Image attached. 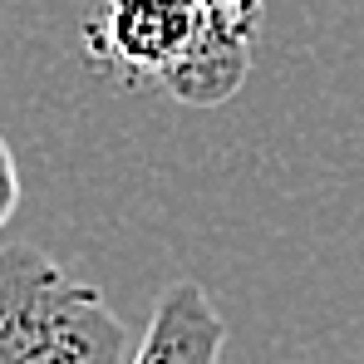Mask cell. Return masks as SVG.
I'll use <instances>...</instances> for the list:
<instances>
[{
	"mask_svg": "<svg viewBox=\"0 0 364 364\" xmlns=\"http://www.w3.org/2000/svg\"><path fill=\"white\" fill-rule=\"evenodd\" d=\"M109 296L30 242L0 246V364H128Z\"/></svg>",
	"mask_w": 364,
	"mask_h": 364,
	"instance_id": "1",
	"label": "cell"
},
{
	"mask_svg": "<svg viewBox=\"0 0 364 364\" xmlns=\"http://www.w3.org/2000/svg\"><path fill=\"white\" fill-rule=\"evenodd\" d=\"M207 15L192 0H104V15L84 25L89 55L123 89H163L197 50Z\"/></svg>",
	"mask_w": 364,
	"mask_h": 364,
	"instance_id": "2",
	"label": "cell"
},
{
	"mask_svg": "<svg viewBox=\"0 0 364 364\" xmlns=\"http://www.w3.org/2000/svg\"><path fill=\"white\" fill-rule=\"evenodd\" d=\"M227 340L232 330L222 310L212 305V296L197 281H173L158 296L153 320L128 364H222Z\"/></svg>",
	"mask_w": 364,
	"mask_h": 364,
	"instance_id": "3",
	"label": "cell"
},
{
	"mask_svg": "<svg viewBox=\"0 0 364 364\" xmlns=\"http://www.w3.org/2000/svg\"><path fill=\"white\" fill-rule=\"evenodd\" d=\"M15 207H20V168H15V148L0 138V232L10 227Z\"/></svg>",
	"mask_w": 364,
	"mask_h": 364,
	"instance_id": "4",
	"label": "cell"
},
{
	"mask_svg": "<svg viewBox=\"0 0 364 364\" xmlns=\"http://www.w3.org/2000/svg\"><path fill=\"white\" fill-rule=\"evenodd\" d=\"M202 15H222V20H246V25H261L266 20V5L261 0H192Z\"/></svg>",
	"mask_w": 364,
	"mask_h": 364,
	"instance_id": "5",
	"label": "cell"
}]
</instances>
